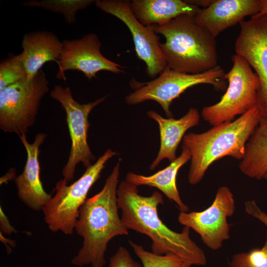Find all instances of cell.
<instances>
[{
	"label": "cell",
	"instance_id": "33",
	"mask_svg": "<svg viewBox=\"0 0 267 267\" xmlns=\"http://www.w3.org/2000/svg\"><path fill=\"white\" fill-rule=\"evenodd\" d=\"M263 178L264 179H267V171L265 175H264Z\"/></svg>",
	"mask_w": 267,
	"mask_h": 267
},
{
	"label": "cell",
	"instance_id": "16",
	"mask_svg": "<svg viewBox=\"0 0 267 267\" xmlns=\"http://www.w3.org/2000/svg\"><path fill=\"white\" fill-rule=\"evenodd\" d=\"M147 115L158 123L159 128V151L149 168L154 170L163 159H167L171 163L177 159L176 150L180 142L188 129L198 125L200 114L196 108H190L179 119L164 118L153 110L148 111Z\"/></svg>",
	"mask_w": 267,
	"mask_h": 267
},
{
	"label": "cell",
	"instance_id": "26",
	"mask_svg": "<svg viewBox=\"0 0 267 267\" xmlns=\"http://www.w3.org/2000/svg\"><path fill=\"white\" fill-rule=\"evenodd\" d=\"M244 207L248 214L257 219L267 227V214L260 209L254 200L246 201Z\"/></svg>",
	"mask_w": 267,
	"mask_h": 267
},
{
	"label": "cell",
	"instance_id": "20",
	"mask_svg": "<svg viewBox=\"0 0 267 267\" xmlns=\"http://www.w3.org/2000/svg\"><path fill=\"white\" fill-rule=\"evenodd\" d=\"M239 168L250 178H263L267 171V120L261 118L246 144L245 155Z\"/></svg>",
	"mask_w": 267,
	"mask_h": 267
},
{
	"label": "cell",
	"instance_id": "11",
	"mask_svg": "<svg viewBox=\"0 0 267 267\" xmlns=\"http://www.w3.org/2000/svg\"><path fill=\"white\" fill-rule=\"evenodd\" d=\"M130 2L127 0H97L94 3L97 8L115 16L127 26L132 35L137 57L145 63L148 76L154 78L167 67L159 37L150 26H144L136 18Z\"/></svg>",
	"mask_w": 267,
	"mask_h": 267
},
{
	"label": "cell",
	"instance_id": "5",
	"mask_svg": "<svg viewBox=\"0 0 267 267\" xmlns=\"http://www.w3.org/2000/svg\"><path fill=\"white\" fill-rule=\"evenodd\" d=\"M117 154L108 149L74 182L68 185L62 179L56 183L54 195L43 210L44 222L51 231L66 235L73 233L79 210L87 200L90 188L100 178L108 161Z\"/></svg>",
	"mask_w": 267,
	"mask_h": 267
},
{
	"label": "cell",
	"instance_id": "22",
	"mask_svg": "<svg viewBox=\"0 0 267 267\" xmlns=\"http://www.w3.org/2000/svg\"><path fill=\"white\" fill-rule=\"evenodd\" d=\"M128 242L140 259L143 267H183V261L174 253L157 255L145 250L142 246L130 240Z\"/></svg>",
	"mask_w": 267,
	"mask_h": 267
},
{
	"label": "cell",
	"instance_id": "14",
	"mask_svg": "<svg viewBox=\"0 0 267 267\" xmlns=\"http://www.w3.org/2000/svg\"><path fill=\"white\" fill-rule=\"evenodd\" d=\"M46 137L45 134L39 133L36 135L34 142L30 143L26 135L19 136L26 150L27 160L23 172L16 178L15 183L19 198L30 209L35 211H43L52 197L44 190L40 176V147Z\"/></svg>",
	"mask_w": 267,
	"mask_h": 267
},
{
	"label": "cell",
	"instance_id": "6",
	"mask_svg": "<svg viewBox=\"0 0 267 267\" xmlns=\"http://www.w3.org/2000/svg\"><path fill=\"white\" fill-rule=\"evenodd\" d=\"M46 74L41 70L0 91V129L5 133L26 135L36 122L43 97L49 91Z\"/></svg>",
	"mask_w": 267,
	"mask_h": 267
},
{
	"label": "cell",
	"instance_id": "19",
	"mask_svg": "<svg viewBox=\"0 0 267 267\" xmlns=\"http://www.w3.org/2000/svg\"><path fill=\"white\" fill-rule=\"evenodd\" d=\"M130 7L133 14L145 26L162 25L178 16H195L201 9L181 0H133Z\"/></svg>",
	"mask_w": 267,
	"mask_h": 267
},
{
	"label": "cell",
	"instance_id": "7",
	"mask_svg": "<svg viewBox=\"0 0 267 267\" xmlns=\"http://www.w3.org/2000/svg\"><path fill=\"white\" fill-rule=\"evenodd\" d=\"M233 65L225 74L228 85L226 91L217 103L204 107L201 115L213 126L234 120L257 106L260 82L257 74L243 57L234 54Z\"/></svg>",
	"mask_w": 267,
	"mask_h": 267
},
{
	"label": "cell",
	"instance_id": "21",
	"mask_svg": "<svg viewBox=\"0 0 267 267\" xmlns=\"http://www.w3.org/2000/svg\"><path fill=\"white\" fill-rule=\"evenodd\" d=\"M93 0H30L24 2L25 6L39 7L63 15L66 22L74 24L76 22V15L80 10H83L93 2Z\"/></svg>",
	"mask_w": 267,
	"mask_h": 267
},
{
	"label": "cell",
	"instance_id": "4",
	"mask_svg": "<svg viewBox=\"0 0 267 267\" xmlns=\"http://www.w3.org/2000/svg\"><path fill=\"white\" fill-rule=\"evenodd\" d=\"M149 26L165 38L160 47L171 69L197 74L218 65L215 38L196 22L194 16L183 14L164 25Z\"/></svg>",
	"mask_w": 267,
	"mask_h": 267
},
{
	"label": "cell",
	"instance_id": "17",
	"mask_svg": "<svg viewBox=\"0 0 267 267\" xmlns=\"http://www.w3.org/2000/svg\"><path fill=\"white\" fill-rule=\"evenodd\" d=\"M61 42L54 34L37 31L25 34L21 42V53L27 78H33L46 62H58L62 49Z\"/></svg>",
	"mask_w": 267,
	"mask_h": 267
},
{
	"label": "cell",
	"instance_id": "28",
	"mask_svg": "<svg viewBox=\"0 0 267 267\" xmlns=\"http://www.w3.org/2000/svg\"><path fill=\"white\" fill-rule=\"evenodd\" d=\"M0 241L3 243L6 246L7 252L8 253H10L11 252V249L10 247H14L16 245V242L14 240H10L9 239H7L6 238H5L3 235L2 233L0 232Z\"/></svg>",
	"mask_w": 267,
	"mask_h": 267
},
{
	"label": "cell",
	"instance_id": "24",
	"mask_svg": "<svg viewBox=\"0 0 267 267\" xmlns=\"http://www.w3.org/2000/svg\"><path fill=\"white\" fill-rule=\"evenodd\" d=\"M229 267H267V233L262 248L234 254Z\"/></svg>",
	"mask_w": 267,
	"mask_h": 267
},
{
	"label": "cell",
	"instance_id": "8",
	"mask_svg": "<svg viewBox=\"0 0 267 267\" xmlns=\"http://www.w3.org/2000/svg\"><path fill=\"white\" fill-rule=\"evenodd\" d=\"M225 73L219 65L215 67L197 74L180 73L168 66L159 76L139 88L126 97L129 105H135L147 100L158 102L165 111L167 118L172 117L170 107L172 102L188 88L201 84L212 85L222 89Z\"/></svg>",
	"mask_w": 267,
	"mask_h": 267
},
{
	"label": "cell",
	"instance_id": "12",
	"mask_svg": "<svg viewBox=\"0 0 267 267\" xmlns=\"http://www.w3.org/2000/svg\"><path fill=\"white\" fill-rule=\"evenodd\" d=\"M239 24L235 50L246 59L259 78L257 106L262 119L267 120V13L257 14Z\"/></svg>",
	"mask_w": 267,
	"mask_h": 267
},
{
	"label": "cell",
	"instance_id": "2",
	"mask_svg": "<svg viewBox=\"0 0 267 267\" xmlns=\"http://www.w3.org/2000/svg\"><path fill=\"white\" fill-rule=\"evenodd\" d=\"M121 161L120 159L113 168L102 189L87 199L79 210L75 230L83 238V242L71 261L74 265L103 267L110 241L117 236L129 234L119 216L117 204Z\"/></svg>",
	"mask_w": 267,
	"mask_h": 267
},
{
	"label": "cell",
	"instance_id": "31",
	"mask_svg": "<svg viewBox=\"0 0 267 267\" xmlns=\"http://www.w3.org/2000/svg\"><path fill=\"white\" fill-rule=\"evenodd\" d=\"M260 10L257 14L262 15L267 13V0H258Z\"/></svg>",
	"mask_w": 267,
	"mask_h": 267
},
{
	"label": "cell",
	"instance_id": "23",
	"mask_svg": "<svg viewBox=\"0 0 267 267\" xmlns=\"http://www.w3.org/2000/svg\"><path fill=\"white\" fill-rule=\"evenodd\" d=\"M27 77L21 53H9L0 63V91Z\"/></svg>",
	"mask_w": 267,
	"mask_h": 267
},
{
	"label": "cell",
	"instance_id": "30",
	"mask_svg": "<svg viewBox=\"0 0 267 267\" xmlns=\"http://www.w3.org/2000/svg\"><path fill=\"white\" fill-rule=\"evenodd\" d=\"M187 3L194 5L199 7V6H202L206 8L211 4L213 0H185Z\"/></svg>",
	"mask_w": 267,
	"mask_h": 267
},
{
	"label": "cell",
	"instance_id": "9",
	"mask_svg": "<svg viewBox=\"0 0 267 267\" xmlns=\"http://www.w3.org/2000/svg\"><path fill=\"white\" fill-rule=\"evenodd\" d=\"M49 95L60 103L66 114L71 147L62 174L63 179L68 183L73 179L78 164L81 163L87 169L96 159L88 143V132L90 126L88 118L91 111L104 101L106 96L88 103L80 104L74 99L69 87L60 85H55Z\"/></svg>",
	"mask_w": 267,
	"mask_h": 267
},
{
	"label": "cell",
	"instance_id": "27",
	"mask_svg": "<svg viewBox=\"0 0 267 267\" xmlns=\"http://www.w3.org/2000/svg\"><path fill=\"white\" fill-rule=\"evenodd\" d=\"M0 232L10 235L13 232H17L15 228L13 227L8 220L7 217L4 214L1 207H0Z\"/></svg>",
	"mask_w": 267,
	"mask_h": 267
},
{
	"label": "cell",
	"instance_id": "25",
	"mask_svg": "<svg viewBox=\"0 0 267 267\" xmlns=\"http://www.w3.org/2000/svg\"><path fill=\"white\" fill-rule=\"evenodd\" d=\"M109 267H142L139 263L133 258L127 248L123 246H120L110 258Z\"/></svg>",
	"mask_w": 267,
	"mask_h": 267
},
{
	"label": "cell",
	"instance_id": "29",
	"mask_svg": "<svg viewBox=\"0 0 267 267\" xmlns=\"http://www.w3.org/2000/svg\"><path fill=\"white\" fill-rule=\"evenodd\" d=\"M16 173L14 169H11L9 172L0 178V184L6 183L9 180L16 178Z\"/></svg>",
	"mask_w": 267,
	"mask_h": 267
},
{
	"label": "cell",
	"instance_id": "32",
	"mask_svg": "<svg viewBox=\"0 0 267 267\" xmlns=\"http://www.w3.org/2000/svg\"><path fill=\"white\" fill-rule=\"evenodd\" d=\"M190 266H191L189 264H188L187 263H184L183 267H190Z\"/></svg>",
	"mask_w": 267,
	"mask_h": 267
},
{
	"label": "cell",
	"instance_id": "15",
	"mask_svg": "<svg viewBox=\"0 0 267 267\" xmlns=\"http://www.w3.org/2000/svg\"><path fill=\"white\" fill-rule=\"evenodd\" d=\"M258 0H216L201 9L194 16L196 22L215 38L221 32L259 13Z\"/></svg>",
	"mask_w": 267,
	"mask_h": 267
},
{
	"label": "cell",
	"instance_id": "3",
	"mask_svg": "<svg viewBox=\"0 0 267 267\" xmlns=\"http://www.w3.org/2000/svg\"><path fill=\"white\" fill-rule=\"evenodd\" d=\"M262 118L256 106L237 119L213 126L200 134L184 135L182 146L191 154L188 181L191 185L199 183L215 161L225 156L241 160L246 144Z\"/></svg>",
	"mask_w": 267,
	"mask_h": 267
},
{
	"label": "cell",
	"instance_id": "1",
	"mask_svg": "<svg viewBox=\"0 0 267 267\" xmlns=\"http://www.w3.org/2000/svg\"><path fill=\"white\" fill-rule=\"evenodd\" d=\"M117 198L124 226L148 236L153 253H174L191 266L206 264L204 252L190 237V228L184 226L181 232H177L160 219L158 207L164 203L160 193L155 191L149 196H143L139 194L137 186L123 180L118 185Z\"/></svg>",
	"mask_w": 267,
	"mask_h": 267
},
{
	"label": "cell",
	"instance_id": "18",
	"mask_svg": "<svg viewBox=\"0 0 267 267\" xmlns=\"http://www.w3.org/2000/svg\"><path fill=\"white\" fill-rule=\"evenodd\" d=\"M190 159L189 149L182 145V151L179 156L166 168L149 176L129 172L125 180L136 186L145 185L156 187L174 202L180 212H188V207L182 202L179 195L176 178L180 168Z\"/></svg>",
	"mask_w": 267,
	"mask_h": 267
},
{
	"label": "cell",
	"instance_id": "10",
	"mask_svg": "<svg viewBox=\"0 0 267 267\" xmlns=\"http://www.w3.org/2000/svg\"><path fill=\"white\" fill-rule=\"evenodd\" d=\"M235 210V200L230 189L219 187L212 204L200 212H180L178 222L194 230L203 243L213 250H219L224 241L230 238L227 218Z\"/></svg>",
	"mask_w": 267,
	"mask_h": 267
},
{
	"label": "cell",
	"instance_id": "13",
	"mask_svg": "<svg viewBox=\"0 0 267 267\" xmlns=\"http://www.w3.org/2000/svg\"><path fill=\"white\" fill-rule=\"evenodd\" d=\"M102 44L94 33L88 34L80 39L63 41L58 71L56 77L66 80L65 72L68 70L82 72L89 80L96 78L100 71L115 74L124 73L122 66L105 56L100 51Z\"/></svg>",
	"mask_w": 267,
	"mask_h": 267
}]
</instances>
